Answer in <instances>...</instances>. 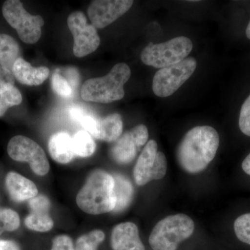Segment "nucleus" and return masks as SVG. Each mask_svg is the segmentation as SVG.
I'll return each mask as SVG.
<instances>
[{
	"mask_svg": "<svg viewBox=\"0 0 250 250\" xmlns=\"http://www.w3.org/2000/svg\"><path fill=\"white\" fill-rule=\"evenodd\" d=\"M220 138L214 128L197 126L189 130L177 149V160L184 170L199 173L207 168L218 151Z\"/></svg>",
	"mask_w": 250,
	"mask_h": 250,
	"instance_id": "obj_1",
	"label": "nucleus"
},
{
	"mask_svg": "<svg viewBox=\"0 0 250 250\" xmlns=\"http://www.w3.org/2000/svg\"><path fill=\"white\" fill-rule=\"evenodd\" d=\"M113 176L103 170L92 172L77 195L80 209L91 215L103 214L114 210Z\"/></svg>",
	"mask_w": 250,
	"mask_h": 250,
	"instance_id": "obj_2",
	"label": "nucleus"
},
{
	"mask_svg": "<svg viewBox=\"0 0 250 250\" xmlns=\"http://www.w3.org/2000/svg\"><path fill=\"white\" fill-rule=\"evenodd\" d=\"M127 64L120 62L107 75L85 81L81 95L84 101L108 104L122 100L125 96L124 85L131 77Z\"/></svg>",
	"mask_w": 250,
	"mask_h": 250,
	"instance_id": "obj_3",
	"label": "nucleus"
},
{
	"mask_svg": "<svg viewBox=\"0 0 250 250\" xmlns=\"http://www.w3.org/2000/svg\"><path fill=\"white\" fill-rule=\"evenodd\" d=\"M193 220L186 214L169 215L160 220L149 238L153 250H176L182 242L193 233Z\"/></svg>",
	"mask_w": 250,
	"mask_h": 250,
	"instance_id": "obj_4",
	"label": "nucleus"
},
{
	"mask_svg": "<svg viewBox=\"0 0 250 250\" xmlns=\"http://www.w3.org/2000/svg\"><path fill=\"white\" fill-rule=\"evenodd\" d=\"M192 47L191 40L185 36H179L159 44L149 42L141 52V59L145 65L164 68L187 59Z\"/></svg>",
	"mask_w": 250,
	"mask_h": 250,
	"instance_id": "obj_5",
	"label": "nucleus"
},
{
	"mask_svg": "<svg viewBox=\"0 0 250 250\" xmlns=\"http://www.w3.org/2000/svg\"><path fill=\"white\" fill-rule=\"evenodd\" d=\"M2 14L6 22L17 31L20 39L23 42L34 44L40 40L42 34L41 28L45 24L43 18L28 13L21 1H5Z\"/></svg>",
	"mask_w": 250,
	"mask_h": 250,
	"instance_id": "obj_6",
	"label": "nucleus"
},
{
	"mask_svg": "<svg viewBox=\"0 0 250 250\" xmlns=\"http://www.w3.org/2000/svg\"><path fill=\"white\" fill-rule=\"evenodd\" d=\"M196 67V60L189 57L178 63L160 69L153 79V92L160 98L170 96L192 76Z\"/></svg>",
	"mask_w": 250,
	"mask_h": 250,
	"instance_id": "obj_7",
	"label": "nucleus"
},
{
	"mask_svg": "<svg viewBox=\"0 0 250 250\" xmlns=\"http://www.w3.org/2000/svg\"><path fill=\"white\" fill-rule=\"evenodd\" d=\"M167 161L165 154L158 152V145L154 140L148 141L135 165L134 177L139 186H144L153 180L165 177Z\"/></svg>",
	"mask_w": 250,
	"mask_h": 250,
	"instance_id": "obj_8",
	"label": "nucleus"
},
{
	"mask_svg": "<svg viewBox=\"0 0 250 250\" xmlns=\"http://www.w3.org/2000/svg\"><path fill=\"white\" fill-rule=\"evenodd\" d=\"M10 157L19 162L29 163L31 170L39 176L48 173L49 164L42 148L35 141L24 136H16L7 146Z\"/></svg>",
	"mask_w": 250,
	"mask_h": 250,
	"instance_id": "obj_9",
	"label": "nucleus"
},
{
	"mask_svg": "<svg viewBox=\"0 0 250 250\" xmlns=\"http://www.w3.org/2000/svg\"><path fill=\"white\" fill-rule=\"evenodd\" d=\"M67 26L74 38L73 53L78 58L93 53L100 45V38L96 28L87 23L82 11L72 13L67 20Z\"/></svg>",
	"mask_w": 250,
	"mask_h": 250,
	"instance_id": "obj_10",
	"label": "nucleus"
},
{
	"mask_svg": "<svg viewBox=\"0 0 250 250\" xmlns=\"http://www.w3.org/2000/svg\"><path fill=\"white\" fill-rule=\"evenodd\" d=\"M149 133L144 125H139L122 135L111 148L112 158L119 164H128L147 142Z\"/></svg>",
	"mask_w": 250,
	"mask_h": 250,
	"instance_id": "obj_11",
	"label": "nucleus"
},
{
	"mask_svg": "<svg viewBox=\"0 0 250 250\" xmlns=\"http://www.w3.org/2000/svg\"><path fill=\"white\" fill-rule=\"evenodd\" d=\"M133 4L131 0H95L88 6V17L94 27L103 29L127 12Z\"/></svg>",
	"mask_w": 250,
	"mask_h": 250,
	"instance_id": "obj_12",
	"label": "nucleus"
},
{
	"mask_svg": "<svg viewBox=\"0 0 250 250\" xmlns=\"http://www.w3.org/2000/svg\"><path fill=\"white\" fill-rule=\"evenodd\" d=\"M31 213L26 217L24 224L29 229L38 232H47L52 229L54 222L49 215L50 202L43 195H38L29 200Z\"/></svg>",
	"mask_w": 250,
	"mask_h": 250,
	"instance_id": "obj_13",
	"label": "nucleus"
},
{
	"mask_svg": "<svg viewBox=\"0 0 250 250\" xmlns=\"http://www.w3.org/2000/svg\"><path fill=\"white\" fill-rule=\"evenodd\" d=\"M111 246L113 250H146L134 223H123L112 230Z\"/></svg>",
	"mask_w": 250,
	"mask_h": 250,
	"instance_id": "obj_14",
	"label": "nucleus"
},
{
	"mask_svg": "<svg viewBox=\"0 0 250 250\" xmlns=\"http://www.w3.org/2000/svg\"><path fill=\"white\" fill-rule=\"evenodd\" d=\"M5 185L11 200L16 202L29 200L39 195L36 184L17 172L6 174Z\"/></svg>",
	"mask_w": 250,
	"mask_h": 250,
	"instance_id": "obj_15",
	"label": "nucleus"
},
{
	"mask_svg": "<svg viewBox=\"0 0 250 250\" xmlns=\"http://www.w3.org/2000/svg\"><path fill=\"white\" fill-rule=\"evenodd\" d=\"M12 73L15 79L22 84L34 86L42 84L48 78L49 70L45 66L33 67L21 57L15 62Z\"/></svg>",
	"mask_w": 250,
	"mask_h": 250,
	"instance_id": "obj_16",
	"label": "nucleus"
},
{
	"mask_svg": "<svg viewBox=\"0 0 250 250\" xmlns=\"http://www.w3.org/2000/svg\"><path fill=\"white\" fill-rule=\"evenodd\" d=\"M48 148L51 157L59 164H68L75 156L72 139L65 132L52 135L49 141Z\"/></svg>",
	"mask_w": 250,
	"mask_h": 250,
	"instance_id": "obj_17",
	"label": "nucleus"
},
{
	"mask_svg": "<svg viewBox=\"0 0 250 250\" xmlns=\"http://www.w3.org/2000/svg\"><path fill=\"white\" fill-rule=\"evenodd\" d=\"M123 123L118 113L98 118L95 139L107 143L116 142L123 133Z\"/></svg>",
	"mask_w": 250,
	"mask_h": 250,
	"instance_id": "obj_18",
	"label": "nucleus"
},
{
	"mask_svg": "<svg viewBox=\"0 0 250 250\" xmlns=\"http://www.w3.org/2000/svg\"><path fill=\"white\" fill-rule=\"evenodd\" d=\"M21 58V49L17 41L7 34H0V66L12 72L13 66Z\"/></svg>",
	"mask_w": 250,
	"mask_h": 250,
	"instance_id": "obj_19",
	"label": "nucleus"
},
{
	"mask_svg": "<svg viewBox=\"0 0 250 250\" xmlns=\"http://www.w3.org/2000/svg\"><path fill=\"white\" fill-rule=\"evenodd\" d=\"M114 180L113 194H114L116 206L115 212H121L126 209L132 200L134 188L131 182L121 174H115L113 176Z\"/></svg>",
	"mask_w": 250,
	"mask_h": 250,
	"instance_id": "obj_20",
	"label": "nucleus"
},
{
	"mask_svg": "<svg viewBox=\"0 0 250 250\" xmlns=\"http://www.w3.org/2000/svg\"><path fill=\"white\" fill-rule=\"evenodd\" d=\"M72 146L75 156L83 158L93 155L96 148L91 135L85 131H80L75 134L72 138Z\"/></svg>",
	"mask_w": 250,
	"mask_h": 250,
	"instance_id": "obj_21",
	"label": "nucleus"
},
{
	"mask_svg": "<svg viewBox=\"0 0 250 250\" xmlns=\"http://www.w3.org/2000/svg\"><path fill=\"white\" fill-rule=\"evenodd\" d=\"M104 238V233L102 230H93L77 239L75 250H98Z\"/></svg>",
	"mask_w": 250,
	"mask_h": 250,
	"instance_id": "obj_22",
	"label": "nucleus"
},
{
	"mask_svg": "<svg viewBox=\"0 0 250 250\" xmlns=\"http://www.w3.org/2000/svg\"><path fill=\"white\" fill-rule=\"evenodd\" d=\"M22 101V95L15 86L0 93V118L4 116L8 108L21 104Z\"/></svg>",
	"mask_w": 250,
	"mask_h": 250,
	"instance_id": "obj_23",
	"label": "nucleus"
},
{
	"mask_svg": "<svg viewBox=\"0 0 250 250\" xmlns=\"http://www.w3.org/2000/svg\"><path fill=\"white\" fill-rule=\"evenodd\" d=\"M21 225L19 215L11 208L0 207V235L5 231H14Z\"/></svg>",
	"mask_w": 250,
	"mask_h": 250,
	"instance_id": "obj_24",
	"label": "nucleus"
},
{
	"mask_svg": "<svg viewBox=\"0 0 250 250\" xmlns=\"http://www.w3.org/2000/svg\"><path fill=\"white\" fill-rule=\"evenodd\" d=\"M233 228L237 238L243 243L250 245V213L238 217L235 220Z\"/></svg>",
	"mask_w": 250,
	"mask_h": 250,
	"instance_id": "obj_25",
	"label": "nucleus"
},
{
	"mask_svg": "<svg viewBox=\"0 0 250 250\" xmlns=\"http://www.w3.org/2000/svg\"><path fill=\"white\" fill-rule=\"evenodd\" d=\"M52 88L59 96L70 98L73 96V90L66 78L60 74H54L52 80Z\"/></svg>",
	"mask_w": 250,
	"mask_h": 250,
	"instance_id": "obj_26",
	"label": "nucleus"
},
{
	"mask_svg": "<svg viewBox=\"0 0 250 250\" xmlns=\"http://www.w3.org/2000/svg\"><path fill=\"white\" fill-rule=\"evenodd\" d=\"M238 124L242 132L250 136V95L242 105Z\"/></svg>",
	"mask_w": 250,
	"mask_h": 250,
	"instance_id": "obj_27",
	"label": "nucleus"
},
{
	"mask_svg": "<svg viewBox=\"0 0 250 250\" xmlns=\"http://www.w3.org/2000/svg\"><path fill=\"white\" fill-rule=\"evenodd\" d=\"M51 250H75V247L70 236L59 235L54 238Z\"/></svg>",
	"mask_w": 250,
	"mask_h": 250,
	"instance_id": "obj_28",
	"label": "nucleus"
},
{
	"mask_svg": "<svg viewBox=\"0 0 250 250\" xmlns=\"http://www.w3.org/2000/svg\"><path fill=\"white\" fill-rule=\"evenodd\" d=\"M15 77L12 72L0 66V93L14 86Z\"/></svg>",
	"mask_w": 250,
	"mask_h": 250,
	"instance_id": "obj_29",
	"label": "nucleus"
},
{
	"mask_svg": "<svg viewBox=\"0 0 250 250\" xmlns=\"http://www.w3.org/2000/svg\"><path fill=\"white\" fill-rule=\"evenodd\" d=\"M66 73L67 78H68L69 83L70 85H72L73 87H77L78 85L79 82V74L76 69L70 68L67 69V71H65Z\"/></svg>",
	"mask_w": 250,
	"mask_h": 250,
	"instance_id": "obj_30",
	"label": "nucleus"
},
{
	"mask_svg": "<svg viewBox=\"0 0 250 250\" xmlns=\"http://www.w3.org/2000/svg\"><path fill=\"white\" fill-rule=\"evenodd\" d=\"M0 250H21V248L16 242L0 240Z\"/></svg>",
	"mask_w": 250,
	"mask_h": 250,
	"instance_id": "obj_31",
	"label": "nucleus"
},
{
	"mask_svg": "<svg viewBox=\"0 0 250 250\" xmlns=\"http://www.w3.org/2000/svg\"><path fill=\"white\" fill-rule=\"evenodd\" d=\"M242 168L243 171L248 174V175H250V153L247 156L246 159L243 161L242 164Z\"/></svg>",
	"mask_w": 250,
	"mask_h": 250,
	"instance_id": "obj_32",
	"label": "nucleus"
},
{
	"mask_svg": "<svg viewBox=\"0 0 250 250\" xmlns=\"http://www.w3.org/2000/svg\"><path fill=\"white\" fill-rule=\"evenodd\" d=\"M246 34L247 38L250 40V21L249 24H248V27H247Z\"/></svg>",
	"mask_w": 250,
	"mask_h": 250,
	"instance_id": "obj_33",
	"label": "nucleus"
}]
</instances>
